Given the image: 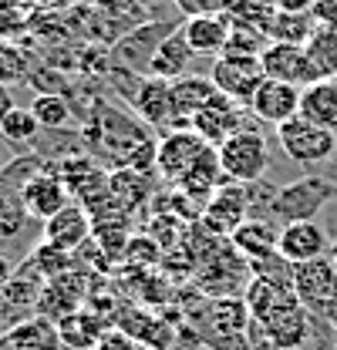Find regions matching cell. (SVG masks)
Wrapping results in <instances>:
<instances>
[{"label": "cell", "instance_id": "cell-1", "mask_svg": "<svg viewBox=\"0 0 337 350\" xmlns=\"http://www.w3.org/2000/svg\"><path fill=\"white\" fill-rule=\"evenodd\" d=\"M216 155H219L223 175H226L229 182L250 185V182L266 178V169H270V142H266L263 131L250 129V125L233 131V135L216 148Z\"/></svg>", "mask_w": 337, "mask_h": 350}, {"label": "cell", "instance_id": "cell-2", "mask_svg": "<svg viewBox=\"0 0 337 350\" xmlns=\"http://www.w3.org/2000/svg\"><path fill=\"white\" fill-rule=\"evenodd\" d=\"M253 323V313L243 297H212V304L203 310L199 340L219 350L247 347V330Z\"/></svg>", "mask_w": 337, "mask_h": 350}, {"label": "cell", "instance_id": "cell-3", "mask_svg": "<svg viewBox=\"0 0 337 350\" xmlns=\"http://www.w3.org/2000/svg\"><path fill=\"white\" fill-rule=\"evenodd\" d=\"M277 142H280L284 155L290 162H297V165H303V169H324L327 162L337 159L334 131L321 129V125H314V122H307L300 115L277 129Z\"/></svg>", "mask_w": 337, "mask_h": 350}, {"label": "cell", "instance_id": "cell-4", "mask_svg": "<svg viewBox=\"0 0 337 350\" xmlns=\"http://www.w3.org/2000/svg\"><path fill=\"white\" fill-rule=\"evenodd\" d=\"M334 199H337V185L331 178H324V175H317V172H307L303 178H297V182L280 185L277 202H273V219L280 226L303 222V219L321 216V209L327 202H334Z\"/></svg>", "mask_w": 337, "mask_h": 350}, {"label": "cell", "instance_id": "cell-5", "mask_svg": "<svg viewBox=\"0 0 337 350\" xmlns=\"http://www.w3.org/2000/svg\"><path fill=\"white\" fill-rule=\"evenodd\" d=\"M175 31V24L168 21H145L138 27H132L128 34H122L118 41L108 47V64L115 68H125L132 75H149V64L159 51V44L166 41L168 34Z\"/></svg>", "mask_w": 337, "mask_h": 350}, {"label": "cell", "instance_id": "cell-6", "mask_svg": "<svg viewBox=\"0 0 337 350\" xmlns=\"http://www.w3.org/2000/svg\"><path fill=\"white\" fill-rule=\"evenodd\" d=\"M247 118H250V108L247 105H240L236 98H229L223 91H216L210 101L196 111V118L189 122V129L196 131L206 145L219 148L233 131H240L247 125Z\"/></svg>", "mask_w": 337, "mask_h": 350}, {"label": "cell", "instance_id": "cell-7", "mask_svg": "<svg viewBox=\"0 0 337 350\" xmlns=\"http://www.w3.org/2000/svg\"><path fill=\"white\" fill-rule=\"evenodd\" d=\"M210 78H212V85H216V91L236 98L240 105H250L256 88L266 81L263 64H260L256 54H219L212 61Z\"/></svg>", "mask_w": 337, "mask_h": 350}, {"label": "cell", "instance_id": "cell-8", "mask_svg": "<svg viewBox=\"0 0 337 350\" xmlns=\"http://www.w3.org/2000/svg\"><path fill=\"white\" fill-rule=\"evenodd\" d=\"M294 293H297V300L310 310V317L321 320L324 310L337 300V269H334V262H331V256L297 262Z\"/></svg>", "mask_w": 337, "mask_h": 350}, {"label": "cell", "instance_id": "cell-9", "mask_svg": "<svg viewBox=\"0 0 337 350\" xmlns=\"http://www.w3.org/2000/svg\"><path fill=\"white\" fill-rule=\"evenodd\" d=\"M250 219V196L243 182H223L203 206V226L210 229L216 239H229L240 222Z\"/></svg>", "mask_w": 337, "mask_h": 350}, {"label": "cell", "instance_id": "cell-10", "mask_svg": "<svg viewBox=\"0 0 337 350\" xmlns=\"http://www.w3.org/2000/svg\"><path fill=\"white\" fill-rule=\"evenodd\" d=\"M260 64H263V75L273 78V81H287V85L297 88H307L314 81H321L310 54L303 44H280V41H270L260 54Z\"/></svg>", "mask_w": 337, "mask_h": 350}, {"label": "cell", "instance_id": "cell-11", "mask_svg": "<svg viewBox=\"0 0 337 350\" xmlns=\"http://www.w3.org/2000/svg\"><path fill=\"white\" fill-rule=\"evenodd\" d=\"M21 202L27 209V216L47 222L51 216H58L68 202H71V189L61 178L58 169H38L24 185H21Z\"/></svg>", "mask_w": 337, "mask_h": 350}, {"label": "cell", "instance_id": "cell-12", "mask_svg": "<svg viewBox=\"0 0 337 350\" xmlns=\"http://www.w3.org/2000/svg\"><path fill=\"white\" fill-rule=\"evenodd\" d=\"M206 148H210V145L192 129L166 131V138L159 142V152H155V172L162 175L168 185H179V178L192 169V162H196Z\"/></svg>", "mask_w": 337, "mask_h": 350}, {"label": "cell", "instance_id": "cell-13", "mask_svg": "<svg viewBox=\"0 0 337 350\" xmlns=\"http://www.w3.org/2000/svg\"><path fill=\"white\" fill-rule=\"evenodd\" d=\"M300 91H303V88L266 78L263 85L256 88V94L250 98L247 108H250L253 118H260V122L280 129L284 122H290V118L300 115Z\"/></svg>", "mask_w": 337, "mask_h": 350}, {"label": "cell", "instance_id": "cell-14", "mask_svg": "<svg viewBox=\"0 0 337 350\" xmlns=\"http://www.w3.org/2000/svg\"><path fill=\"white\" fill-rule=\"evenodd\" d=\"M132 108H135V115H138L149 129H159V131L179 129L175 105H172V81L145 75L138 91H135V98H132Z\"/></svg>", "mask_w": 337, "mask_h": 350}, {"label": "cell", "instance_id": "cell-15", "mask_svg": "<svg viewBox=\"0 0 337 350\" xmlns=\"http://www.w3.org/2000/svg\"><path fill=\"white\" fill-rule=\"evenodd\" d=\"M84 300H88V280L84 273L75 266L68 269L64 276H54L44 283V293H41V304H38V313L41 317H51L54 323L75 310H82Z\"/></svg>", "mask_w": 337, "mask_h": 350}, {"label": "cell", "instance_id": "cell-16", "mask_svg": "<svg viewBox=\"0 0 337 350\" xmlns=\"http://www.w3.org/2000/svg\"><path fill=\"white\" fill-rule=\"evenodd\" d=\"M277 250L290 262H310L331 253V239L324 232V226L317 219H303V222H287L280 226V243Z\"/></svg>", "mask_w": 337, "mask_h": 350}, {"label": "cell", "instance_id": "cell-17", "mask_svg": "<svg viewBox=\"0 0 337 350\" xmlns=\"http://www.w3.org/2000/svg\"><path fill=\"white\" fill-rule=\"evenodd\" d=\"M91 232H95V222L88 216V209L75 199L58 216H51L44 222V243H51L58 250H68V253H78L82 246H88Z\"/></svg>", "mask_w": 337, "mask_h": 350}, {"label": "cell", "instance_id": "cell-18", "mask_svg": "<svg viewBox=\"0 0 337 350\" xmlns=\"http://www.w3.org/2000/svg\"><path fill=\"white\" fill-rule=\"evenodd\" d=\"M186 41L192 47L196 57H219L226 54L229 44V17L226 14H199V17H186V24H179Z\"/></svg>", "mask_w": 337, "mask_h": 350}, {"label": "cell", "instance_id": "cell-19", "mask_svg": "<svg viewBox=\"0 0 337 350\" xmlns=\"http://www.w3.org/2000/svg\"><path fill=\"white\" fill-rule=\"evenodd\" d=\"M115 323L118 330H125L132 340H138L142 347H152V350H172V330L168 323H162L155 313H149L145 306H118L115 313Z\"/></svg>", "mask_w": 337, "mask_h": 350}, {"label": "cell", "instance_id": "cell-20", "mask_svg": "<svg viewBox=\"0 0 337 350\" xmlns=\"http://www.w3.org/2000/svg\"><path fill=\"white\" fill-rule=\"evenodd\" d=\"M0 350H64V340L51 317L31 313L0 340Z\"/></svg>", "mask_w": 337, "mask_h": 350}, {"label": "cell", "instance_id": "cell-21", "mask_svg": "<svg viewBox=\"0 0 337 350\" xmlns=\"http://www.w3.org/2000/svg\"><path fill=\"white\" fill-rule=\"evenodd\" d=\"M226 182V175H223V165H219V155H216V148H206L196 162H192V169L179 178V192L182 196H189L196 206H206L210 202V196Z\"/></svg>", "mask_w": 337, "mask_h": 350}, {"label": "cell", "instance_id": "cell-22", "mask_svg": "<svg viewBox=\"0 0 337 350\" xmlns=\"http://www.w3.org/2000/svg\"><path fill=\"white\" fill-rule=\"evenodd\" d=\"M58 330H61V340H64V347L68 350H95L98 347V340H101L112 327L105 323L101 313H95V310L82 306V310L61 317V320H58Z\"/></svg>", "mask_w": 337, "mask_h": 350}, {"label": "cell", "instance_id": "cell-23", "mask_svg": "<svg viewBox=\"0 0 337 350\" xmlns=\"http://www.w3.org/2000/svg\"><path fill=\"white\" fill-rule=\"evenodd\" d=\"M277 243H280V226H273V219H247L229 236V246L243 260H260L266 253H277Z\"/></svg>", "mask_w": 337, "mask_h": 350}, {"label": "cell", "instance_id": "cell-24", "mask_svg": "<svg viewBox=\"0 0 337 350\" xmlns=\"http://www.w3.org/2000/svg\"><path fill=\"white\" fill-rule=\"evenodd\" d=\"M300 118L337 135V78H321L300 91Z\"/></svg>", "mask_w": 337, "mask_h": 350}, {"label": "cell", "instance_id": "cell-25", "mask_svg": "<svg viewBox=\"0 0 337 350\" xmlns=\"http://www.w3.org/2000/svg\"><path fill=\"white\" fill-rule=\"evenodd\" d=\"M192 61H196L192 47L186 41L182 27H175L166 41L159 44V51H155V57H152V64H149V75H152V78H162V81H175V78L189 75V64H192Z\"/></svg>", "mask_w": 337, "mask_h": 350}, {"label": "cell", "instance_id": "cell-26", "mask_svg": "<svg viewBox=\"0 0 337 350\" xmlns=\"http://www.w3.org/2000/svg\"><path fill=\"white\" fill-rule=\"evenodd\" d=\"M216 94L212 78L203 75H182L172 81V105H175V118H179V129H189V122L196 118V111Z\"/></svg>", "mask_w": 337, "mask_h": 350}, {"label": "cell", "instance_id": "cell-27", "mask_svg": "<svg viewBox=\"0 0 337 350\" xmlns=\"http://www.w3.org/2000/svg\"><path fill=\"white\" fill-rule=\"evenodd\" d=\"M44 280L41 273L31 266V262L24 260L21 266H17V273H14V280L7 283V290L0 293L7 304L14 306L21 317H31L27 310H38V304H41V293H44Z\"/></svg>", "mask_w": 337, "mask_h": 350}, {"label": "cell", "instance_id": "cell-28", "mask_svg": "<svg viewBox=\"0 0 337 350\" xmlns=\"http://www.w3.org/2000/svg\"><path fill=\"white\" fill-rule=\"evenodd\" d=\"M108 192H112V199L122 213H132L142 202H149V172H135V169L112 172L108 175Z\"/></svg>", "mask_w": 337, "mask_h": 350}, {"label": "cell", "instance_id": "cell-29", "mask_svg": "<svg viewBox=\"0 0 337 350\" xmlns=\"http://www.w3.org/2000/svg\"><path fill=\"white\" fill-rule=\"evenodd\" d=\"M317 31V21L310 10H277L273 14V24H270V41L280 44H303L314 38Z\"/></svg>", "mask_w": 337, "mask_h": 350}, {"label": "cell", "instance_id": "cell-30", "mask_svg": "<svg viewBox=\"0 0 337 350\" xmlns=\"http://www.w3.org/2000/svg\"><path fill=\"white\" fill-rule=\"evenodd\" d=\"M273 7L263 3V0H236L226 17H229V27H243V31H256L263 38H270V24H273Z\"/></svg>", "mask_w": 337, "mask_h": 350}, {"label": "cell", "instance_id": "cell-31", "mask_svg": "<svg viewBox=\"0 0 337 350\" xmlns=\"http://www.w3.org/2000/svg\"><path fill=\"white\" fill-rule=\"evenodd\" d=\"M31 111L41 122V131H61L75 122V105L64 94H38L31 101Z\"/></svg>", "mask_w": 337, "mask_h": 350}, {"label": "cell", "instance_id": "cell-32", "mask_svg": "<svg viewBox=\"0 0 337 350\" xmlns=\"http://www.w3.org/2000/svg\"><path fill=\"white\" fill-rule=\"evenodd\" d=\"M294 269H297V262H290L280 250L277 253H266L260 260H250L253 280H263V283L280 286V290H294Z\"/></svg>", "mask_w": 337, "mask_h": 350}, {"label": "cell", "instance_id": "cell-33", "mask_svg": "<svg viewBox=\"0 0 337 350\" xmlns=\"http://www.w3.org/2000/svg\"><path fill=\"white\" fill-rule=\"evenodd\" d=\"M307 54L321 78H337V31L317 27L314 38L307 41Z\"/></svg>", "mask_w": 337, "mask_h": 350}, {"label": "cell", "instance_id": "cell-34", "mask_svg": "<svg viewBox=\"0 0 337 350\" xmlns=\"http://www.w3.org/2000/svg\"><path fill=\"white\" fill-rule=\"evenodd\" d=\"M27 209L21 202V192L14 189H0V239H17L27 229Z\"/></svg>", "mask_w": 337, "mask_h": 350}, {"label": "cell", "instance_id": "cell-35", "mask_svg": "<svg viewBox=\"0 0 337 350\" xmlns=\"http://www.w3.org/2000/svg\"><path fill=\"white\" fill-rule=\"evenodd\" d=\"M27 262L41 273L44 280H54V276H64L71 266H75V253H68V250H58V246H51V243H38L34 250H31V256Z\"/></svg>", "mask_w": 337, "mask_h": 350}, {"label": "cell", "instance_id": "cell-36", "mask_svg": "<svg viewBox=\"0 0 337 350\" xmlns=\"http://www.w3.org/2000/svg\"><path fill=\"white\" fill-rule=\"evenodd\" d=\"M41 131V122L34 118L31 108H14L3 122H0V138L7 145H31Z\"/></svg>", "mask_w": 337, "mask_h": 350}, {"label": "cell", "instance_id": "cell-37", "mask_svg": "<svg viewBox=\"0 0 337 350\" xmlns=\"http://www.w3.org/2000/svg\"><path fill=\"white\" fill-rule=\"evenodd\" d=\"M31 75V64H27V54L14 44H3L0 47V81L10 85V81H24Z\"/></svg>", "mask_w": 337, "mask_h": 350}, {"label": "cell", "instance_id": "cell-38", "mask_svg": "<svg viewBox=\"0 0 337 350\" xmlns=\"http://www.w3.org/2000/svg\"><path fill=\"white\" fill-rule=\"evenodd\" d=\"M122 260L128 266H135L138 273L145 269V266H152V262L162 260V253H159V246H155V239H145V236H135V239H128L125 246V256Z\"/></svg>", "mask_w": 337, "mask_h": 350}, {"label": "cell", "instance_id": "cell-39", "mask_svg": "<svg viewBox=\"0 0 337 350\" xmlns=\"http://www.w3.org/2000/svg\"><path fill=\"white\" fill-rule=\"evenodd\" d=\"M270 44V38L256 34V31H243V27H229V44L226 54H263V47Z\"/></svg>", "mask_w": 337, "mask_h": 350}, {"label": "cell", "instance_id": "cell-40", "mask_svg": "<svg viewBox=\"0 0 337 350\" xmlns=\"http://www.w3.org/2000/svg\"><path fill=\"white\" fill-rule=\"evenodd\" d=\"M175 3L186 17H199V14H226L223 10V0H168Z\"/></svg>", "mask_w": 337, "mask_h": 350}, {"label": "cell", "instance_id": "cell-41", "mask_svg": "<svg viewBox=\"0 0 337 350\" xmlns=\"http://www.w3.org/2000/svg\"><path fill=\"white\" fill-rule=\"evenodd\" d=\"M95 350H142V344H138V340H132L125 330L112 327V330L98 340V347H95Z\"/></svg>", "mask_w": 337, "mask_h": 350}, {"label": "cell", "instance_id": "cell-42", "mask_svg": "<svg viewBox=\"0 0 337 350\" xmlns=\"http://www.w3.org/2000/svg\"><path fill=\"white\" fill-rule=\"evenodd\" d=\"M310 14H314L317 27H331V31H337V0H314Z\"/></svg>", "mask_w": 337, "mask_h": 350}, {"label": "cell", "instance_id": "cell-43", "mask_svg": "<svg viewBox=\"0 0 337 350\" xmlns=\"http://www.w3.org/2000/svg\"><path fill=\"white\" fill-rule=\"evenodd\" d=\"M21 320H24V317H21V313H17L14 306H10L7 300H3V297H0V340H3V337H7V334H10V330H14L17 323H21Z\"/></svg>", "mask_w": 337, "mask_h": 350}, {"label": "cell", "instance_id": "cell-44", "mask_svg": "<svg viewBox=\"0 0 337 350\" xmlns=\"http://www.w3.org/2000/svg\"><path fill=\"white\" fill-rule=\"evenodd\" d=\"M14 273H17V262H14L7 253H3V250H0V293L7 290V283L14 280Z\"/></svg>", "mask_w": 337, "mask_h": 350}, {"label": "cell", "instance_id": "cell-45", "mask_svg": "<svg viewBox=\"0 0 337 350\" xmlns=\"http://www.w3.org/2000/svg\"><path fill=\"white\" fill-rule=\"evenodd\" d=\"M14 108H17V105H14V94H10V88L0 81V122H3V118H7Z\"/></svg>", "mask_w": 337, "mask_h": 350}, {"label": "cell", "instance_id": "cell-46", "mask_svg": "<svg viewBox=\"0 0 337 350\" xmlns=\"http://www.w3.org/2000/svg\"><path fill=\"white\" fill-rule=\"evenodd\" d=\"M321 320H324V323H327V327H331V330L337 334V300L327 306V310H324V317H321Z\"/></svg>", "mask_w": 337, "mask_h": 350}, {"label": "cell", "instance_id": "cell-47", "mask_svg": "<svg viewBox=\"0 0 337 350\" xmlns=\"http://www.w3.org/2000/svg\"><path fill=\"white\" fill-rule=\"evenodd\" d=\"M321 175H324V178H331V182L337 185V159H334V162H327V165H324V172H321Z\"/></svg>", "mask_w": 337, "mask_h": 350}, {"label": "cell", "instance_id": "cell-48", "mask_svg": "<svg viewBox=\"0 0 337 350\" xmlns=\"http://www.w3.org/2000/svg\"><path fill=\"white\" fill-rule=\"evenodd\" d=\"M34 3H47V7H61V3H75V0H34Z\"/></svg>", "mask_w": 337, "mask_h": 350}, {"label": "cell", "instance_id": "cell-49", "mask_svg": "<svg viewBox=\"0 0 337 350\" xmlns=\"http://www.w3.org/2000/svg\"><path fill=\"white\" fill-rule=\"evenodd\" d=\"M327 256H331V262H334V269H337V243H331V253Z\"/></svg>", "mask_w": 337, "mask_h": 350}, {"label": "cell", "instance_id": "cell-50", "mask_svg": "<svg viewBox=\"0 0 337 350\" xmlns=\"http://www.w3.org/2000/svg\"><path fill=\"white\" fill-rule=\"evenodd\" d=\"M233 3H236V0H223V10H229V7H233Z\"/></svg>", "mask_w": 337, "mask_h": 350}, {"label": "cell", "instance_id": "cell-51", "mask_svg": "<svg viewBox=\"0 0 337 350\" xmlns=\"http://www.w3.org/2000/svg\"><path fill=\"white\" fill-rule=\"evenodd\" d=\"M138 3H142V7H152V3H159V0H138Z\"/></svg>", "mask_w": 337, "mask_h": 350}, {"label": "cell", "instance_id": "cell-52", "mask_svg": "<svg viewBox=\"0 0 337 350\" xmlns=\"http://www.w3.org/2000/svg\"><path fill=\"white\" fill-rule=\"evenodd\" d=\"M3 44H7V38H3V34H0V47H3Z\"/></svg>", "mask_w": 337, "mask_h": 350}, {"label": "cell", "instance_id": "cell-53", "mask_svg": "<svg viewBox=\"0 0 337 350\" xmlns=\"http://www.w3.org/2000/svg\"><path fill=\"white\" fill-rule=\"evenodd\" d=\"M0 172H3V162H0Z\"/></svg>", "mask_w": 337, "mask_h": 350}, {"label": "cell", "instance_id": "cell-54", "mask_svg": "<svg viewBox=\"0 0 337 350\" xmlns=\"http://www.w3.org/2000/svg\"><path fill=\"white\" fill-rule=\"evenodd\" d=\"M240 350H250V347H240Z\"/></svg>", "mask_w": 337, "mask_h": 350}, {"label": "cell", "instance_id": "cell-55", "mask_svg": "<svg viewBox=\"0 0 337 350\" xmlns=\"http://www.w3.org/2000/svg\"><path fill=\"white\" fill-rule=\"evenodd\" d=\"M303 350H307V347H303Z\"/></svg>", "mask_w": 337, "mask_h": 350}]
</instances>
